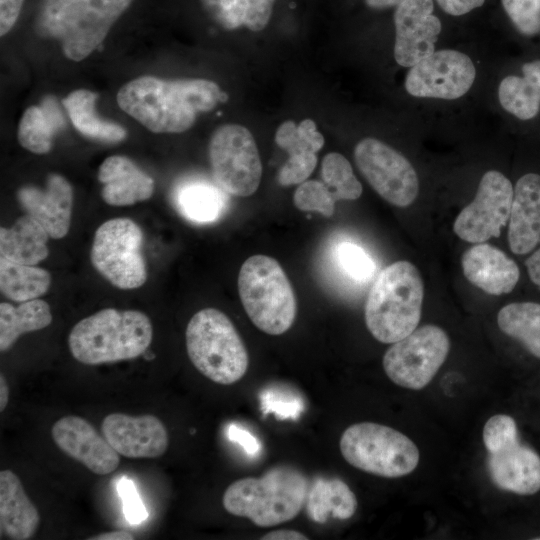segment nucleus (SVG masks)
<instances>
[{
  "instance_id": "nucleus-1",
  "label": "nucleus",
  "mask_w": 540,
  "mask_h": 540,
  "mask_svg": "<svg viewBox=\"0 0 540 540\" xmlns=\"http://www.w3.org/2000/svg\"><path fill=\"white\" fill-rule=\"evenodd\" d=\"M224 97L219 86L207 79L142 76L120 88L117 103L154 133H181L193 126L198 113L212 110Z\"/></svg>"
},
{
  "instance_id": "nucleus-2",
  "label": "nucleus",
  "mask_w": 540,
  "mask_h": 540,
  "mask_svg": "<svg viewBox=\"0 0 540 540\" xmlns=\"http://www.w3.org/2000/svg\"><path fill=\"white\" fill-rule=\"evenodd\" d=\"M153 327L137 310L102 309L74 325L68 337L70 352L85 365L135 359L150 346Z\"/></svg>"
},
{
  "instance_id": "nucleus-3",
  "label": "nucleus",
  "mask_w": 540,
  "mask_h": 540,
  "mask_svg": "<svg viewBox=\"0 0 540 540\" xmlns=\"http://www.w3.org/2000/svg\"><path fill=\"white\" fill-rule=\"evenodd\" d=\"M309 482L297 468L277 465L261 477L231 483L222 497L224 509L256 526L273 527L295 518L305 505Z\"/></svg>"
},
{
  "instance_id": "nucleus-4",
  "label": "nucleus",
  "mask_w": 540,
  "mask_h": 540,
  "mask_svg": "<svg viewBox=\"0 0 540 540\" xmlns=\"http://www.w3.org/2000/svg\"><path fill=\"white\" fill-rule=\"evenodd\" d=\"M424 287L419 270L408 261L384 268L365 303V323L375 339L395 343L411 334L421 318Z\"/></svg>"
},
{
  "instance_id": "nucleus-5",
  "label": "nucleus",
  "mask_w": 540,
  "mask_h": 540,
  "mask_svg": "<svg viewBox=\"0 0 540 540\" xmlns=\"http://www.w3.org/2000/svg\"><path fill=\"white\" fill-rule=\"evenodd\" d=\"M132 0H44L37 17L40 35L60 42L74 61L89 56Z\"/></svg>"
},
{
  "instance_id": "nucleus-6",
  "label": "nucleus",
  "mask_w": 540,
  "mask_h": 540,
  "mask_svg": "<svg viewBox=\"0 0 540 540\" xmlns=\"http://www.w3.org/2000/svg\"><path fill=\"white\" fill-rule=\"evenodd\" d=\"M186 349L194 367L211 381L230 385L247 372L249 356L229 317L215 308L196 312L188 322Z\"/></svg>"
},
{
  "instance_id": "nucleus-7",
  "label": "nucleus",
  "mask_w": 540,
  "mask_h": 540,
  "mask_svg": "<svg viewBox=\"0 0 540 540\" xmlns=\"http://www.w3.org/2000/svg\"><path fill=\"white\" fill-rule=\"evenodd\" d=\"M238 292L252 323L269 335H281L297 311L292 285L279 262L267 255L250 256L238 274Z\"/></svg>"
},
{
  "instance_id": "nucleus-8",
  "label": "nucleus",
  "mask_w": 540,
  "mask_h": 540,
  "mask_svg": "<svg viewBox=\"0 0 540 540\" xmlns=\"http://www.w3.org/2000/svg\"><path fill=\"white\" fill-rule=\"evenodd\" d=\"M340 451L353 467L386 478L407 475L419 462V450L412 440L373 422L349 426L340 438Z\"/></svg>"
},
{
  "instance_id": "nucleus-9",
  "label": "nucleus",
  "mask_w": 540,
  "mask_h": 540,
  "mask_svg": "<svg viewBox=\"0 0 540 540\" xmlns=\"http://www.w3.org/2000/svg\"><path fill=\"white\" fill-rule=\"evenodd\" d=\"M142 246L143 233L136 222L129 218H113L97 228L90 260L113 286L124 290L136 289L147 280Z\"/></svg>"
},
{
  "instance_id": "nucleus-10",
  "label": "nucleus",
  "mask_w": 540,
  "mask_h": 540,
  "mask_svg": "<svg viewBox=\"0 0 540 540\" xmlns=\"http://www.w3.org/2000/svg\"><path fill=\"white\" fill-rule=\"evenodd\" d=\"M209 160L216 184L226 193L247 197L258 189L262 164L255 139L246 127H219L210 139Z\"/></svg>"
},
{
  "instance_id": "nucleus-11",
  "label": "nucleus",
  "mask_w": 540,
  "mask_h": 540,
  "mask_svg": "<svg viewBox=\"0 0 540 540\" xmlns=\"http://www.w3.org/2000/svg\"><path fill=\"white\" fill-rule=\"evenodd\" d=\"M449 348V338L443 329L425 325L393 343L384 354L383 368L395 384L419 390L434 378Z\"/></svg>"
},
{
  "instance_id": "nucleus-12",
  "label": "nucleus",
  "mask_w": 540,
  "mask_h": 540,
  "mask_svg": "<svg viewBox=\"0 0 540 540\" xmlns=\"http://www.w3.org/2000/svg\"><path fill=\"white\" fill-rule=\"evenodd\" d=\"M354 160L370 186L387 202L406 207L419 192L417 173L400 152L376 139L367 137L357 143Z\"/></svg>"
},
{
  "instance_id": "nucleus-13",
  "label": "nucleus",
  "mask_w": 540,
  "mask_h": 540,
  "mask_svg": "<svg viewBox=\"0 0 540 540\" xmlns=\"http://www.w3.org/2000/svg\"><path fill=\"white\" fill-rule=\"evenodd\" d=\"M514 189L510 180L496 170L481 178L473 201L456 217L455 234L469 243H483L499 237L509 220Z\"/></svg>"
},
{
  "instance_id": "nucleus-14",
  "label": "nucleus",
  "mask_w": 540,
  "mask_h": 540,
  "mask_svg": "<svg viewBox=\"0 0 540 540\" xmlns=\"http://www.w3.org/2000/svg\"><path fill=\"white\" fill-rule=\"evenodd\" d=\"M475 77L476 69L468 55L443 49L410 67L404 85L414 97L454 100L469 91Z\"/></svg>"
},
{
  "instance_id": "nucleus-15",
  "label": "nucleus",
  "mask_w": 540,
  "mask_h": 540,
  "mask_svg": "<svg viewBox=\"0 0 540 540\" xmlns=\"http://www.w3.org/2000/svg\"><path fill=\"white\" fill-rule=\"evenodd\" d=\"M433 0H405L394 12V58L410 68L435 51L441 22L433 14Z\"/></svg>"
},
{
  "instance_id": "nucleus-16",
  "label": "nucleus",
  "mask_w": 540,
  "mask_h": 540,
  "mask_svg": "<svg viewBox=\"0 0 540 540\" xmlns=\"http://www.w3.org/2000/svg\"><path fill=\"white\" fill-rule=\"evenodd\" d=\"M101 432L119 455L126 458H158L169 445L164 423L151 414L110 413L102 420Z\"/></svg>"
},
{
  "instance_id": "nucleus-17",
  "label": "nucleus",
  "mask_w": 540,
  "mask_h": 540,
  "mask_svg": "<svg viewBox=\"0 0 540 540\" xmlns=\"http://www.w3.org/2000/svg\"><path fill=\"white\" fill-rule=\"evenodd\" d=\"M51 435L61 451L95 474H110L120 463L119 453L103 434L80 416L61 417L53 424Z\"/></svg>"
},
{
  "instance_id": "nucleus-18",
  "label": "nucleus",
  "mask_w": 540,
  "mask_h": 540,
  "mask_svg": "<svg viewBox=\"0 0 540 540\" xmlns=\"http://www.w3.org/2000/svg\"><path fill=\"white\" fill-rule=\"evenodd\" d=\"M17 199L26 213L45 228L50 238L66 236L73 208V189L66 178L50 174L45 188L23 186L17 192Z\"/></svg>"
},
{
  "instance_id": "nucleus-19",
  "label": "nucleus",
  "mask_w": 540,
  "mask_h": 540,
  "mask_svg": "<svg viewBox=\"0 0 540 540\" xmlns=\"http://www.w3.org/2000/svg\"><path fill=\"white\" fill-rule=\"evenodd\" d=\"M275 142L289 154L279 170L278 182L290 186L304 182L312 174L325 140L316 123L306 118L299 124L293 120L283 122L275 133Z\"/></svg>"
},
{
  "instance_id": "nucleus-20",
  "label": "nucleus",
  "mask_w": 540,
  "mask_h": 540,
  "mask_svg": "<svg viewBox=\"0 0 540 540\" xmlns=\"http://www.w3.org/2000/svg\"><path fill=\"white\" fill-rule=\"evenodd\" d=\"M487 466L491 479L500 489L520 495L540 490V456L519 440L489 453Z\"/></svg>"
},
{
  "instance_id": "nucleus-21",
  "label": "nucleus",
  "mask_w": 540,
  "mask_h": 540,
  "mask_svg": "<svg viewBox=\"0 0 540 540\" xmlns=\"http://www.w3.org/2000/svg\"><path fill=\"white\" fill-rule=\"evenodd\" d=\"M540 239V175L527 173L515 185L508 243L515 254L531 252Z\"/></svg>"
},
{
  "instance_id": "nucleus-22",
  "label": "nucleus",
  "mask_w": 540,
  "mask_h": 540,
  "mask_svg": "<svg viewBox=\"0 0 540 540\" xmlns=\"http://www.w3.org/2000/svg\"><path fill=\"white\" fill-rule=\"evenodd\" d=\"M467 280L490 295L511 292L520 272L517 264L503 251L489 244L478 243L462 256Z\"/></svg>"
},
{
  "instance_id": "nucleus-23",
  "label": "nucleus",
  "mask_w": 540,
  "mask_h": 540,
  "mask_svg": "<svg viewBox=\"0 0 540 540\" xmlns=\"http://www.w3.org/2000/svg\"><path fill=\"white\" fill-rule=\"evenodd\" d=\"M101 197L111 206H129L148 200L154 193V180L131 159L113 155L99 167Z\"/></svg>"
},
{
  "instance_id": "nucleus-24",
  "label": "nucleus",
  "mask_w": 540,
  "mask_h": 540,
  "mask_svg": "<svg viewBox=\"0 0 540 540\" xmlns=\"http://www.w3.org/2000/svg\"><path fill=\"white\" fill-rule=\"evenodd\" d=\"M40 523L37 508L25 493L19 477L11 470L0 472V530L13 540L30 539Z\"/></svg>"
},
{
  "instance_id": "nucleus-25",
  "label": "nucleus",
  "mask_w": 540,
  "mask_h": 540,
  "mask_svg": "<svg viewBox=\"0 0 540 540\" xmlns=\"http://www.w3.org/2000/svg\"><path fill=\"white\" fill-rule=\"evenodd\" d=\"M305 509L308 518L315 523H325L330 516L346 520L355 514L357 499L343 480L318 476L309 483Z\"/></svg>"
},
{
  "instance_id": "nucleus-26",
  "label": "nucleus",
  "mask_w": 540,
  "mask_h": 540,
  "mask_svg": "<svg viewBox=\"0 0 540 540\" xmlns=\"http://www.w3.org/2000/svg\"><path fill=\"white\" fill-rule=\"evenodd\" d=\"M50 235L31 215L19 217L9 227L0 229V257L11 262L36 265L49 255Z\"/></svg>"
},
{
  "instance_id": "nucleus-27",
  "label": "nucleus",
  "mask_w": 540,
  "mask_h": 540,
  "mask_svg": "<svg viewBox=\"0 0 540 540\" xmlns=\"http://www.w3.org/2000/svg\"><path fill=\"white\" fill-rule=\"evenodd\" d=\"M522 75H508L498 87L502 108L516 118L527 121L540 111V59L526 62Z\"/></svg>"
},
{
  "instance_id": "nucleus-28",
  "label": "nucleus",
  "mask_w": 540,
  "mask_h": 540,
  "mask_svg": "<svg viewBox=\"0 0 540 540\" xmlns=\"http://www.w3.org/2000/svg\"><path fill=\"white\" fill-rule=\"evenodd\" d=\"M225 193L218 185L193 180L178 187L174 202L178 212L187 220L208 224L224 213L227 205Z\"/></svg>"
},
{
  "instance_id": "nucleus-29",
  "label": "nucleus",
  "mask_w": 540,
  "mask_h": 540,
  "mask_svg": "<svg viewBox=\"0 0 540 540\" xmlns=\"http://www.w3.org/2000/svg\"><path fill=\"white\" fill-rule=\"evenodd\" d=\"M208 15L222 28L246 27L263 30L272 15L275 0H200Z\"/></svg>"
},
{
  "instance_id": "nucleus-30",
  "label": "nucleus",
  "mask_w": 540,
  "mask_h": 540,
  "mask_svg": "<svg viewBox=\"0 0 540 540\" xmlns=\"http://www.w3.org/2000/svg\"><path fill=\"white\" fill-rule=\"evenodd\" d=\"M97 94L86 89L71 92L63 100L73 126L84 136L109 143L120 142L126 130L120 125L105 121L95 111Z\"/></svg>"
},
{
  "instance_id": "nucleus-31",
  "label": "nucleus",
  "mask_w": 540,
  "mask_h": 540,
  "mask_svg": "<svg viewBox=\"0 0 540 540\" xmlns=\"http://www.w3.org/2000/svg\"><path fill=\"white\" fill-rule=\"evenodd\" d=\"M52 322L49 304L41 299H33L13 306L7 302L0 304V350L8 351L24 333L46 328Z\"/></svg>"
},
{
  "instance_id": "nucleus-32",
  "label": "nucleus",
  "mask_w": 540,
  "mask_h": 540,
  "mask_svg": "<svg viewBox=\"0 0 540 540\" xmlns=\"http://www.w3.org/2000/svg\"><path fill=\"white\" fill-rule=\"evenodd\" d=\"M50 285L51 275L46 269L0 257V290L7 299L19 303L37 299Z\"/></svg>"
},
{
  "instance_id": "nucleus-33",
  "label": "nucleus",
  "mask_w": 540,
  "mask_h": 540,
  "mask_svg": "<svg viewBox=\"0 0 540 540\" xmlns=\"http://www.w3.org/2000/svg\"><path fill=\"white\" fill-rule=\"evenodd\" d=\"M497 323L502 332L519 340L528 351L540 359V304L515 302L498 313Z\"/></svg>"
},
{
  "instance_id": "nucleus-34",
  "label": "nucleus",
  "mask_w": 540,
  "mask_h": 540,
  "mask_svg": "<svg viewBox=\"0 0 540 540\" xmlns=\"http://www.w3.org/2000/svg\"><path fill=\"white\" fill-rule=\"evenodd\" d=\"M321 177L336 201L356 200L362 194V185L356 178L351 164L340 153L331 152L324 156L321 163Z\"/></svg>"
},
{
  "instance_id": "nucleus-35",
  "label": "nucleus",
  "mask_w": 540,
  "mask_h": 540,
  "mask_svg": "<svg viewBox=\"0 0 540 540\" xmlns=\"http://www.w3.org/2000/svg\"><path fill=\"white\" fill-rule=\"evenodd\" d=\"M56 133L40 106L24 111L18 125V141L23 148L35 154H46L52 148Z\"/></svg>"
},
{
  "instance_id": "nucleus-36",
  "label": "nucleus",
  "mask_w": 540,
  "mask_h": 540,
  "mask_svg": "<svg viewBox=\"0 0 540 540\" xmlns=\"http://www.w3.org/2000/svg\"><path fill=\"white\" fill-rule=\"evenodd\" d=\"M334 258L341 271L358 283L370 281L376 273V264L368 252L361 246L344 241L334 250Z\"/></svg>"
},
{
  "instance_id": "nucleus-37",
  "label": "nucleus",
  "mask_w": 540,
  "mask_h": 540,
  "mask_svg": "<svg viewBox=\"0 0 540 540\" xmlns=\"http://www.w3.org/2000/svg\"><path fill=\"white\" fill-rule=\"evenodd\" d=\"M296 208L302 211H316L325 217L334 214L336 200L323 181L305 180L293 195Z\"/></svg>"
},
{
  "instance_id": "nucleus-38",
  "label": "nucleus",
  "mask_w": 540,
  "mask_h": 540,
  "mask_svg": "<svg viewBox=\"0 0 540 540\" xmlns=\"http://www.w3.org/2000/svg\"><path fill=\"white\" fill-rule=\"evenodd\" d=\"M516 30L524 36L540 33V0H501Z\"/></svg>"
},
{
  "instance_id": "nucleus-39",
  "label": "nucleus",
  "mask_w": 540,
  "mask_h": 540,
  "mask_svg": "<svg viewBox=\"0 0 540 540\" xmlns=\"http://www.w3.org/2000/svg\"><path fill=\"white\" fill-rule=\"evenodd\" d=\"M514 419L505 414L492 416L483 429V442L489 453H494L518 441Z\"/></svg>"
},
{
  "instance_id": "nucleus-40",
  "label": "nucleus",
  "mask_w": 540,
  "mask_h": 540,
  "mask_svg": "<svg viewBox=\"0 0 540 540\" xmlns=\"http://www.w3.org/2000/svg\"><path fill=\"white\" fill-rule=\"evenodd\" d=\"M260 403L264 414L273 413L281 419H295L303 410V402L298 396L278 389L263 391L260 395Z\"/></svg>"
},
{
  "instance_id": "nucleus-41",
  "label": "nucleus",
  "mask_w": 540,
  "mask_h": 540,
  "mask_svg": "<svg viewBox=\"0 0 540 540\" xmlns=\"http://www.w3.org/2000/svg\"><path fill=\"white\" fill-rule=\"evenodd\" d=\"M118 493L123 501L125 518L132 524H139L148 517V512L140 499L134 482L122 477L117 484Z\"/></svg>"
},
{
  "instance_id": "nucleus-42",
  "label": "nucleus",
  "mask_w": 540,
  "mask_h": 540,
  "mask_svg": "<svg viewBox=\"0 0 540 540\" xmlns=\"http://www.w3.org/2000/svg\"><path fill=\"white\" fill-rule=\"evenodd\" d=\"M230 441L238 443L249 456H257L261 450L258 439L247 429L232 423L227 428Z\"/></svg>"
},
{
  "instance_id": "nucleus-43",
  "label": "nucleus",
  "mask_w": 540,
  "mask_h": 540,
  "mask_svg": "<svg viewBox=\"0 0 540 540\" xmlns=\"http://www.w3.org/2000/svg\"><path fill=\"white\" fill-rule=\"evenodd\" d=\"M24 0H0V34H7L16 23Z\"/></svg>"
},
{
  "instance_id": "nucleus-44",
  "label": "nucleus",
  "mask_w": 540,
  "mask_h": 540,
  "mask_svg": "<svg viewBox=\"0 0 540 540\" xmlns=\"http://www.w3.org/2000/svg\"><path fill=\"white\" fill-rule=\"evenodd\" d=\"M441 9L452 16H461L481 7L485 0H436Z\"/></svg>"
},
{
  "instance_id": "nucleus-45",
  "label": "nucleus",
  "mask_w": 540,
  "mask_h": 540,
  "mask_svg": "<svg viewBox=\"0 0 540 540\" xmlns=\"http://www.w3.org/2000/svg\"><path fill=\"white\" fill-rule=\"evenodd\" d=\"M40 107L55 131L58 132L64 125V119L55 98L46 97Z\"/></svg>"
},
{
  "instance_id": "nucleus-46",
  "label": "nucleus",
  "mask_w": 540,
  "mask_h": 540,
  "mask_svg": "<svg viewBox=\"0 0 540 540\" xmlns=\"http://www.w3.org/2000/svg\"><path fill=\"white\" fill-rule=\"evenodd\" d=\"M263 540H307L308 537L296 530L281 529L266 533Z\"/></svg>"
},
{
  "instance_id": "nucleus-47",
  "label": "nucleus",
  "mask_w": 540,
  "mask_h": 540,
  "mask_svg": "<svg viewBox=\"0 0 540 540\" xmlns=\"http://www.w3.org/2000/svg\"><path fill=\"white\" fill-rule=\"evenodd\" d=\"M525 265L531 281L540 287V248L528 257Z\"/></svg>"
},
{
  "instance_id": "nucleus-48",
  "label": "nucleus",
  "mask_w": 540,
  "mask_h": 540,
  "mask_svg": "<svg viewBox=\"0 0 540 540\" xmlns=\"http://www.w3.org/2000/svg\"><path fill=\"white\" fill-rule=\"evenodd\" d=\"M89 540H133L132 533L125 530H116L100 533L96 536L88 538Z\"/></svg>"
},
{
  "instance_id": "nucleus-49",
  "label": "nucleus",
  "mask_w": 540,
  "mask_h": 540,
  "mask_svg": "<svg viewBox=\"0 0 540 540\" xmlns=\"http://www.w3.org/2000/svg\"><path fill=\"white\" fill-rule=\"evenodd\" d=\"M405 0H365V3L368 7L372 9H387L391 7H396Z\"/></svg>"
},
{
  "instance_id": "nucleus-50",
  "label": "nucleus",
  "mask_w": 540,
  "mask_h": 540,
  "mask_svg": "<svg viewBox=\"0 0 540 540\" xmlns=\"http://www.w3.org/2000/svg\"><path fill=\"white\" fill-rule=\"evenodd\" d=\"M9 386L3 374L0 376V411L2 412L9 401Z\"/></svg>"
}]
</instances>
